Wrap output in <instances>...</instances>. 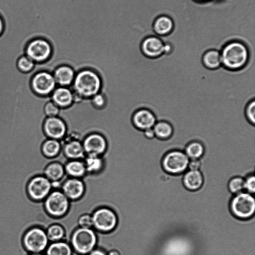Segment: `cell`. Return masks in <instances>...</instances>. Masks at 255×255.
<instances>
[{
    "mask_svg": "<svg viewBox=\"0 0 255 255\" xmlns=\"http://www.w3.org/2000/svg\"><path fill=\"white\" fill-rule=\"evenodd\" d=\"M51 100L60 108L70 106L74 99L73 93L69 87L57 86L50 95Z\"/></svg>",
    "mask_w": 255,
    "mask_h": 255,
    "instance_id": "cell-16",
    "label": "cell"
},
{
    "mask_svg": "<svg viewBox=\"0 0 255 255\" xmlns=\"http://www.w3.org/2000/svg\"><path fill=\"white\" fill-rule=\"evenodd\" d=\"M78 223L81 228H90L93 226L92 217L87 214L83 215L79 218Z\"/></svg>",
    "mask_w": 255,
    "mask_h": 255,
    "instance_id": "cell-36",
    "label": "cell"
},
{
    "mask_svg": "<svg viewBox=\"0 0 255 255\" xmlns=\"http://www.w3.org/2000/svg\"><path fill=\"white\" fill-rule=\"evenodd\" d=\"M230 207L235 217L241 219H249L255 213V198L250 193H240L232 200Z\"/></svg>",
    "mask_w": 255,
    "mask_h": 255,
    "instance_id": "cell-5",
    "label": "cell"
},
{
    "mask_svg": "<svg viewBox=\"0 0 255 255\" xmlns=\"http://www.w3.org/2000/svg\"><path fill=\"white\" fill-rule=\"evenodd\" d=\"M52 53L50 43L42 38H37L30 41L26 46L25 55L35 63H42L48 60Z\"/></svg>",
    "mask_w": 255,
    "mask_h": 255,
    "instance_id": "cell-8",
    "label": "cell"
},
{
    "mask_svg": "<svg viewBox=\"0 0 255 255\" xmlns=\"http://www.w3.org/2000/svg\"><path fill=\"white\" fill-rule=\"evenodd\" d=\"M244 188L250 193H254L255 192V177L254 175L247 177L244 183Z\"/></svg>",
    "mask_w": 255,
    "mask_h": 255,
    "instance_id": "cell-37",
    "label": "cell"
},
{
    "mask_svg": "<svg viewBox=\"0 0 255 255\" xmlns=\"http://www.w3.org/2000/svg\"><path fill=\"white\" fill-rule=\"evenodd\" d=\"M43 128L48 138L59 140L65 136L67 131L65 123L58 117H47L44 122Z\"/></svg>",
    "mask_w": 255,
    "mask_h": 255,
    "instance_id": "cell-13",
    "label": "cell"
},
{
    "mask_svg": "<svg viewBox=\"0 0 255 255\" xmlns=\"http://www.w3.org/2000/svg\"><path fill=\"white\" fill-rule=\"evenodd\" d=\"M90 99L93 105L97 108L103 107L106 103L105 98L100 92L96 94Z\"/></svg>",
    "mask_w": 255,
    "mask_h": 255,
    "instance_id": "cell-35",
    "label": "cell"
},
{
    "mask_svg": "<svg viewBox=\"0 0 255 255\" xmlns=\"http://www.w3.org/2000/svg\"><path fill=\"white\" fill-rule=\"evenodd\" d=\"M86 155H102L107 147L105 137L98 133L88 135L82 142Z\"/></svg>",
    "mask_w": 255,
    "mask_h": 255,
    "instance_id": "cell-12",
    "label": "cell"
},
{
    "mask_svg": "<svg viewBox=\"0 0 255 255\" xmlns=\"http://www.w3.org/2000/svg\"><path fill=\"white\" fill-rule=\"evenodd\" d=\"M184 187L189 190L196 191L200 189L203 183V177L199 170H190L183 176Z\"/></svg>",
    "mask_w": 255,
    "mask_h": 255,
    "instance_id": "cell-21",
    "label": "cell"
},
{
    "mask_svg": "<svg viewBox=\"0 0 255 255\" xmlns=\"http://www.w3.org/2000/svg\"><path fill=\"white\" fill-rule=\"evenodd\" d=\"M57 86L69 87L72 84L76 73L67 65L57 67L52 73Z\"/></svg>",
    "mask_w": 255,
    "mask_h": 255,
    "instance_id": "cell-17",
    "label": "cell"
},
{
    "mask_svg": "<svg viewBox=\"0 0 255 255\" xmlns=\"http://www.w3.org/2000/svg\"><path fill=\"white\" fill-rule=\"evenodd\" d=\"M102 82L94 71L85 69L77 72L69 88L74 94L83 98H91L100 92Z\"/></svg>",
    "mask_w": 255,
    "mask_h": 255,
    "instance_id": "cell-2",
    "label": "cell"
},
{
    "mask_svg": "<svg viewBox=\"0 0 255 255\" xmlns=\"http://www.w3.org/2000/svg\"><path fill=\"white\" fill-rule=\"evenodd\" d=\"M85 165L86 171L89 172L99 171L103 167V160L101 156L86 155Z\"/></svg>",
    "mask_w": 255,
    "mask_h": 255,
    "instance_id": "cell-29",
    "label": "cell"
},
{
    "mask_svg": "<svg viewBox=\"0 0 255 255\" xmlns=\"http://www.w3.org/2000/svg\"><path fill=\"white\" fill-rule=\"evenodd\" d=\"M204 66L207 69L215 70L222 66L220 52L215 49L206 51L202 58Z\"/></svg>",
    "mask_w": 255,
    "mask_h": 255,
    "instance_id": "cell-22",
    "label": "cell"
},
{
    "mask_svg": "<svg viewBox=\"0 0 255 255\" xmlns=\"http://www.w3.org/2000/svg\"><path fill=\"white\" fill-rule=\"evenodd\" d=\"M195 0V1H196L201 2V1H206V0Z\"/></svg>",
    "mask_w": 255,
    "mask_h": 255,
    "instance_id": "cell-44",
    "label": "cell"
},
{
    "mask_svg": "<svg viewBox=\"0 0 255 255\" xmlns=\"http://www.w3.org/2000/svg\"><path fill=\"white\" fill-rule=\"evenodd\" d=\"M35 63L25 55H22L17 60V67L23 73H28L33 70Z\"/></svg>",
    "mask_w": 255,
    "mask_h": 255,
    "instance_id": "cell-31",
    "label": "cell"
},
{
    "mask_svg": "<svg viewBox=\"0 0 255 255\" xmlns=\"http://www.w3.org/2000/svg\"><path fill=\"white\" fill-rule=\"evenodd\" d=\"M44 112L47 117H58L60 108L50 100L45 104Z\"/></svg>",
    "mask_w": 255,
    "mask_h": 255,
    "instance_id": "cell-33",
    "label": "cell"
},
{
    "mask_svg": "<svg viewBox=\"0 0 255 255\" xmlns=\"http://www.w3.org/2000/svg\"><path fill=\"white\" fill-rule=\"evenodd\" d=\"M64 169L63 165L58 162L49 163L44 170L43 175L50 181H57L63 176Z\"/></svg>",
    "mask_w": 255,
    "mask_h": 255,
    "instance_id": "cell-24",
    "label": "cell"
},
{
    "mask_svg": "<svg viewBox=\"0 0 255 255\" xmlns=\"http://www.w3.org/2000/svg\"><path fill=\"white\" fill-rule=\"evenodd\" d=\"M155 136L161 140L168 139L172 137L173 129L170 124L163 121H157L153 127Z\"/></svg>",
    "mask_w": 255,
    "mask_h": 255,
    "instance_id": "cell-25",
    "label": "cell"
},
{
    "mask_svg": "<svg viewBox=\"0 0 255 255\" xmlns=\"http://www.w3.org/2000/svg\"><path fill=\"white\" fill-rule=\"evenodd\" d=\"M45 210L50 216L59 217L64 215L69 208L68 198L59 191L49 193L43 201Z\"/></svg>",
    "mask_w": 255,
    "mask_h": 255,
    "instance_id": "cell-7",
    "label": "cell"
},
{
    "mask_svg": "<svg viewBox=\"0 0 255 255\" xmlns=\"http://www.w3.org/2000/svg\"><path fill=\"white\" fill-rule=\"evenodd\" d=\"M144 136L149 139L155 138V135L153 128H150L143 130Z\"/></svg>",
    "mask_w": 255,
    "mask_h": 255,
    "instance_id": "cell-39",
    "label": "cell"
},
{
    "mask_svg": "<svg viewBox=\"0 0 255 255\" xmlns=\"http://www.w3.org/2000/svg\"><path fill=\"white\" fill-rule=\"evenodd\" d=\"M89 255H107L103 251L99 249L92 250Z\"/></svg>",
    "mask_w": 255,
    "mask_h": 255,
    "instance_id": "cell-40",
    "label": "cell"
},
{
    "mask_svg": "<svg viewBox=\"0 0 255 255\" xmlns=\"http://www.w3.org/2000/svg\"><path fill=\"white\" fill-rule=\"evenodd\" d=\"M184 151L189 158L192 160L198 159L204 156L205 147L200 142L193 141L186 145Z\"/></svg>",
    "mask_w": 255,
    "mask_h": 255,
    "instance_id": "cell-26",
    "label": "cell"
},
{
    "mask_svg": "<svg viewBox=\"0 0 255 255\" xmlns=\"http://www.w3.org/2000/svg\"><path fill=\"white\" fill-rule=\"evenodd\" d=\"M201 163L200 160L194 159L189 162L188 166L190 170H195L200 168Z\"/></svg>",
    "mask_w": 255,
    "mask_h": 255,
    "instance_id": "cell-38",
    "label": "cell"
},
{
    "mask_svg": "<svg viewBox=\"0 0 255 255\" xmlns=\"http://www.w3.org/2000/svg\"><path fill=\"white\" fill-rule=\"evenodd\" d=\"M220 54L222 66L232 71L244 68L250 58L246 45L238 41H232L224 45Z\"/></svg>",
    "mask_w": 255,
    "mask_h": 255,
    "instance_id": "cell-1",
    "label": "cell"
},
{
    "mask_svg": "<svg viewBox=\"0 0 255 255\" xmlns=\"http://www.w3.org/2000/svg\"><path fill=\"white\" fill-rule=\"evenodd\" d=\"M189 159L182 151L174 150L165 154L162 159L163 168L166 172L177 174L183 172L187 169Z\"/></svg>",
    "mask_w": 255,
    "mask_h": 255,
    "instance_id": "cell-6",
    "label": "cell"
},
{
    "mask_svg": "<svg viewBox=\"0 0 255 255\" xmlns=\"http://www.w3.org/2000/svg\"><path fill=\"white\" fill-rule=\"evenodd\" d=\"M245 116L252 125H255V100L251 101L246 107Z\"/></svg>",
    "mask_w": 255,
    "mask_h": 255,
    "instance_id": "cell-34",
    "label": "cell"
},
{
    "mask_svg": "<svg viewBox=\"0 0 255 255\" xmlns=\"http://www.w3.org/2000/svg\"><path fill=\"white\" fill-rule=\"evenodd\" d=\"M164 43L159 37L149 36L141 42L140 48L145 56L150 58H156L164 54Z\"/></svg>",
    "mask_w": 255,
    "mask_h": 255,
    "instance_id": "cell-14",
    "label": "cell"
},
{
    "mask_svg": "<svg viewBox=\"0 0 255 255\" xmlns=\"http://www.w3.org/2000/svg\"><path fill=\"white\" fill-rule=\"evenodd\" d=\"M107 255H121L120 253L116 250L110 251Z\"/></svg>",
    "mask_w": 255,
    "mask_h": 255,
    "instance_id": "cell-42",
    "label": "cell"
},
{
    "mask_svg": "<svg viewBox=\"0 0 255 255\" xmlns=\"http://www.w3.org/2000/svg\"><path fill=\"white\" fill-rule=\"evenodd\" d=\"M63 193L70 199L75 200L81 197L85 190L83 182L77 178H71L66 180L63 185Z\"/></svg>",
    "mask_w": 255,
    "mask_h": 255,
    "instance_id": "cell-18",
    "label": "cell"
},
{
    "mask_svg": "<svg viewBox=\"0 0 255 255\" xmlns=\"http://www.w3.org/2000/svg\"><path fill=\"white\" fill-rule=\"evenodd\" d=\"M174 24L172 18L166 15L157 16L154 20L152 28L155 34L166 36L172 31Z\"/></svg>",
    "mask_w": 255,
    "mask_h": 255,
    "instance_id": "cell-20",
    "label": "cell"
},
{
    "mask_svg": "<svg viewBox=\"0 0 255 255\" xmlns=\"http://www.w3.org/2000/svg\"><path fill=\"white\" fill-rule=\"evenodd\" d=\"M65 169L67 173L74 177L83 176L86 171L84 162L79 160H72L65 165Z\"/></svg>",
    "mask_w": 255,
    "mask_h": 255,
    "instance_id": "cell-28",
    "label": "cell"
},
{
    "mask_svg": "<svg viewBox=\"0 0 255 255\" xmlns=\"http://www.w3.org/2000/svg\"><path fill=\"white\" fill-rule=\"evenodd\" d=\"M96 243V234L90 228H79L75 231L71 238L73 248L81 255L90 253L94 249Z\"/></svg>",
    "mask_w": 255,
    "mask_h": 255,
    "instance_id": "cell-4",
    "label": "cell"
},
{
    "mask_svg": "<svg viewBox=\"0 0 255 255\" xmlns=\"http://www.w3.org/2000/svg\"><path fill=\"white\" fill-rule=\"evenodd\" d=\"M245 181L240 177H235L229 182L228 187L230 191L235 194H239L244 188Z\"/></svg>",
    "mask_w": 255,
    "mask_h": 255,
    "instance_id": "cell-32",
    "label": "cell"
},
{
    "mask_svg": "<svg viewBox=\"0 0 255 255\" xmlns=\"http://www.w3.org/2000/svg\"><path fill=\"white\" fill-rule=\"evenodd\" d=\"M3 26H4V25H3V21L1 19V18L0 17V35L3 32V28H4Z\"/></svg>",
    "mask_w": 255,
    "mask_h": 255,
    "instance_id": "cell-41",
    "label": "cell"
},
{
    "mask_svg": "<svg viewBox=\"0 0 255 255\" xmlns=\"http://www.w3.org/2000/svg\"><path fill=\"white\" fill-rule=\"evenodd\" d=\"M46 234L48 240L52 242H57L62 239L64 235V230L58 224L50 225L46 229Z\"/></svg>",
    "mask_w": 255,
    "mask_h": 255,
    "instance_id": "cell-30",
    "label": "cell"
},
{
    "mask_svg": "<svg viewBox=\"0 0 255 255\" xmlns=\"http://www.w3.org/2000/svg\"><path fill=\"white\" fill-rule=\"evenodd\" d=\"M93 225L98 230L109 232L113 230L117 223V217L111 209L102 208L97 210L92 216Z\"/></svg>",
    "mask_w": 255,
    "mask_h": 255,
    "instance_id": "cell-11",
    "label": "cell"
},
{
    "mask_svg": "<svg viewBox=\"0 0 255 255\" xmlns=\"http://www.w3.org/2000/svg\"><path fill=\"white\" fill-rule=\"evenodd\" d=\"M62 146L59 140L48 138L41 146L43 154L47 158L56 157L61 150Z\"/></svg>",
    "mask_w": 255,
    "mask_h": 255,
    "instance_id": "cell-23",
    "label": "cell"
},
{
    "mask_svg": "<svg viewBox=\"0 0 255 255\" xmlns=\"http://www.w3.org/2000/svg\"><path fill=\"white\" fill-rule=\"evenodd\" d=\"M46 255H72L70 246L63 242H55L47 246Z\"/></svg>",
    "mask_w": 255,
    "mask_h": 255,
    "instance_id": "cell-27",
    "label": "cell"
},
{
    "mask_svg": "<svg viewBox=\"0 0 255 255\" xmlns=\"http://www.w3.org/2000/svg\"><path fill=\"white\" fill-rule=\"evenodd\" d=\"M61 146L64 155L68 158L78 160L85 157L82 143L78 140H71Z\"/></svg>",
    "mask_w": 255,
    "mask_h": 255,
    "instance_id": "cell-19",
    "label": "cell"
},
{
    "mask_svg": "<svg viewBox=\"0 0 255 255\" xmlns=\"http://www.w3.org/2000/svg\"><path fill=\"white\" fill-rule=\"evenodd\" d=\"M28 255H44L42 254L41 253H31L30 254H29Z\"/></svg>",
    "mask_w": 255,
    "mask_h": 255,
    "instance_id": "cell-43",
    "label": "cell"
},
{
    "mask_svg": "<svg viewBox=\"0 0 255 255\" xmlns=\"http://www.w3.org/2000/svg\"><path fill=\"white\" fill-rule=\"evenodd\" d=\"M134 126L142 130L153 128L157 122L154 114L149 110L141 109L135 112L132 118Z\"/></svg>",
    "mask_w": 255,
    "mask_h": 255,
    "instance_id": "cell-15",
    "label": "cell"
},
{
    "mask_svg": "<svg viewBox=\"0 0 255 255\" xmlns=\"http://www.w3.org/2000/svg\"><path fill=\"white\" fill-rule=\"evenodd\" d=\"M51 182L44 175H36L28 181L26 191L29 198L35 201H42L50 192Z\"/></svg>",
    "mask_w": 255,
    "mask_h": 255,
    "instance_id": "cell-9",
    "label": "cell"
},
{
    "mask_svg": "<svg viewBox=\"0 0 255 255\" xmlns=\"http://www.w3.org/2000/svg\"><path fill=\"white\" fill-rule=\"evenodd\" d=\"M48 239L44 229L33 227L27 230L22 238V244L29 253H40L48 246Z\"/></svg>",
    "mask_w": 255,
    "mask_h": 255,
    "instance_id": "cell-3",
    "label": "cell"
},
{
    "mask_svg": "<svg viewBox=\"0 0 255 255\" xmlns=\"http://www.w3.org/2000/svg\"><path fill=\"white\" fill-rule=\"evenodd\" d=\"M33 91L41 96H49L57 86L53 74L47 71L36 73L30 82Z\"/></svg>",
    "mask_w": 255,
    "mask_h": 255,
    "instance_id": "cell-10",
    "label": "cell"
}]
</instances>
